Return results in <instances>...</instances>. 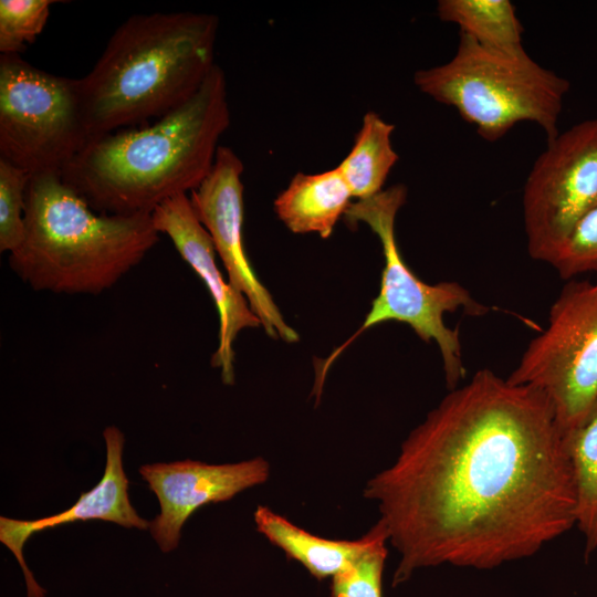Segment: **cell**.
Masks as SVG:
<instances>
[{
    "label": "cell",
    "instance_id": "1",
    "mask_svg": "<svg viewBox=\"0 0 597 597\" xmlns=\"http://www.w3.org/2000/svg\"><path fill=\"white\" fill-rule=\"evenodd\" d=\"M364 496L400 556L392 587L421 568L531 557L576 525L567 442L548 399L489 368L450 389Z\"/></svg>",
    "mask_w": 597,
    "mask_h": 597
},
{
    "label": "cell",
    "instance_id": "2",
    "mask_svg": "<svg viewBox=\"0 0 597 597\" xmlns=\"http://www.w3.org/2000/svg\"><path fill=\"white\" fill-rule=\"evenodd\" d=\"M229 125L227 80L216 64L186 103L153 124L90 139L61 176L96 212L151 214L202 182Z\"/></svg>",
    "mask_w": 597,
    "mask_h": 597
},
{
    "label": "cell",
    "instance_id": "3",
    "mask_svg": "<svg viewBox=\"0 0 597 597\" xmlns=\"http://www.w3.org/2000/svg\"><path fill=\"white\" fill-rule=\"evenodd\" d=\"M219 18L198 12L134 14L77 78L90 138L145 125L176 109L213 66Z\"/></svg>",
    "mask_w": 597,
    "mask_h": 597
},
{
    "label": "cell",
    "instance_id": "4",
    "mask_svg": "<svg viewBox=\"0 0 597 597\" xmlns=\"http://www.w3.org/2000/svg\"><path fill=\"white\" fill-rule=\"evenodd\" d=\"M24 238L11 270L34 291L98 295L137 266L159 241L151 214H105L61 174L30 177Z\"/></svg>",
    "mask_w": 597,
    "mask_h": 597
},
{
    "label": "cell",
    "instance_id": "5",
    "mask_svg": "<svg viewBox=\"0 0 597 597\" xmlns=\"http://www.w3.org/2000/svg\"><path fill=\"white\" fill-rule=\"evenodd\" d=\"M419 91L453 107L488 142L502 138L521 122H532L556 137L569 82L543 67L524 50L484 46L460 33L452 59L419 70Z\"/></svg>",
    "mask_w": 597,
    "mask_h": 597
},
{
    "label": "cell",
    "instance_id": "6",
    "mask_svg": "<svg viewBox=\"0 0 597 597\" xmlns=\"http://www.w3.org/2000/svg\"><path fill=\"white\" fill-rule=\"evenodd\" d=\"M407 193L406 186L397 184L369 198L352 202L344 214L348 226L363 222L378 237L385 265L379 293L359 329L320 367L314 386L316 396H321L333 359L365 331L389 321L405 323L423 342L436 343L450 389L458 387L465 377L459 329L448 327L443 317L446 313L459 308L469 315L481 316L486 314L489 307L475 301L469 290L455 281L428 284L408 268L399 251L395 227Z\"/></svg>",
    "mask_w": 597,
    "mask_h": 597
},
{
    "label": "cell",
    "instance_id": "7",
    "mask_svg": "<svg viewBox=\"0 0 597 597\" xmlns=\"http://www.w3.org/2000/svg\"><path fill=\"white\" fill-rule=\"evenodd\" d=\"M506 379L545 395L567 439L597 409V279L568 280Z\"/></svg>",
    "mask_w": 597,
    "mask_h": 597
},
{
    "label": "cell",
    "instance_id": "8",
    "mask_svg": "<svg viewBox=\"0 0 597 597\" xmlns=\"http://www.w3.org/2000/svg\"><path fill=\"white\" fill-rule=\"evenodd\" d=\"M77 78L0 57V158L31 176L62 174L90 140Z\"/></svg>",
    "mask_w": 597,
    "mask_h": 597
},
{
    "label": "cell",
    "instance_id": "9",
    "mask_svg": "<svg viewBox=\"0 0 597 597\" xmlns=\"http://www.w3.org/2000/svg\"><path fill=\"white\" fill-rule=\"evenodd\" d=\"M522 205L527 252L549 264L597 206V118L547 140L526 178Z\"/></svg>",
    "mask_w": 597,
    "mask_h": 597
},
{
    "label": "cell",
    "instance_id": "10",
    "mask_svg": "<svg viewBox=\"0 0 597 597\" xmlns=\"http://www.w3.org/2000/svg\"><path fill=\"white\" fill-rule=\"evenodd\" d=\"M239 156L219 146L213 166L202 182L189 193L193 211L210 234L229 283L244 296L265 333L286 343L298 341L297 332L284 320L248 259L243 241L244 199Z\"/></svg>",
    "mask_w": 597,
    "mask_h": 597
},
{
    "label": "cell",
    "instance_id": "11",
    "mask_svg": "<svg viewBox=\"0 0 597 597\" xmlns=\"http://www.w3.org/2000/svg\"><path fill=\"white\" fill-rule=\"evenodd\" d=\"M138 472L160 506L148 531L159 549L169 553L178 547L185 523L198 509L263 484L270 464L260 457L223 464L185 459L144 464Z\"/></svg>",
    "mask_w": 597,
    "mask_h": 597
},
{
    "label": "cell",
    "instance_id": "12",
    "mask_svg": "<svg viewBox=\"0 0 597 597\" xmlns=\"http://www.w3.org/2000/svg\"><path fill=\"white\" fill-rule=\"evenodd\" d=\"M151 219L156 230L170 239L210 293L219 317L218 346L211 365L220 369L224 385H233V344L242 329L258 327L261 323L244 296L220 272L212 239L197 218L188 193L165 200L151 212Z\"/></svg>",
    "mask_w": 597,
    "mask_h": 597
},
{
    "label": "cell",
    "instance_id": "13",
    "mask_svg": "<svg viewBox=\"0 0 597 597\" xmlns=\"http://www.w3.org/2000/svg\"><path fill=\"white\" fill-rule=\"evenodd\" d=\"M103 438L106 448L103 476L93 489L82 492L71 507L35 520L0 516V542L11 552L21 568L27 597L46 596V589L35 579L23 556L24 544L35 533L93 520L115 523L126 528L149 530L150 521L137 513L129 499V482L123 464L124 433L116 426H108L103 431Z\"/></svg>",
    "mask_w": 597,
    "mask_h": 597
},
{
    "label": "cell",
    "instance_id": "14",
    "mask_svg": "<svg viewBox=\"0 0 597 597\" xmlns=\"http://www.w3.org/2000/svg\"><path fill=\"white\" fill-rule=\"evenodd\" d=\"M258 532L285 555L298 562L316 579L333 578L348 568L388 534L378 521L364 536L355 541L328 540L314 535L264 505L254 511Z\"/></svg>",
    "mask_w": 597,
    "mask_h": 597
},
{
    "label": "cell",
    "instance_id": "15",
    "mask_svg": "<svg viewBox=\"0 0 597 597\" xmlns=\"http://www.w3.org/2000/svg\"><path fill=\"white\" fill-rule=\"evenodd\" d=\"M338 167L318 174L297 172L274 200V211L293 233L331 237L353 202Z\"/></svg>",
    "mask_w": 597,
    "mask_h": 597
},
{
    "label": "cell",
    "instance_id": "16",
    "mask_svg": "<svg viewBox=\"0 0 597 597\" xmlns=\"http://www.w3.org/2000/svg\"><path fill=\"white\" fill-rule=\"evenodd\" d=\"M395 126L377 113L367 112L347 156L337 166L353 198H369L383 190L398 154L392 147Z\"/></svg>",
    "mask_w": 597,
    "mask_h": 597
},
{
    "label": "cell",
    "instance_id": "17",
    "mask_svg": "<svg viewBox=\"0 0 597 597\" xmlns=\"http://www.w3.org/2000/svg\"><path fill=\"white\" fill-rule=\"evenodd\" d=\"M437 14L484 46L507 51L523 46L524 28L509 0H440Z\"/></svg>",
    "mask_w": 597,
    "mask_h": 597
},
{
    "label": "cell",
    "instance_id": "18",
    "mask_svg": "<svg viewBox=\"0 0 597 597\" xmlns=\"http://www.w3.org/2000/svg\"><path fill=\"white\" fill-rule=\"evenodd\" d=\"M576 491V525L585 557L597 549V409L566 439Z\"/></svg>",
    "mask_w": 597,
    "mask_h": 597
},
{
    "label": "cell",
    "instance_id": "19",
    "mask_svg": "<svg viewBox=\"0 0 597 597\" xmlns=\"http://www.w3.org/2000/svg\"><path fill=\"white\" fill-rule=\"evenodd\" d=\"M54 0H1L0 52L20 55L43 31Z\"/></svg>",
    "mask_w": 597,
    "mask_h": 597
},
{
    "label": "cell",
    "instance_id": "20",
    "mask_svg": "<svg viewBox=\"0 0 597 597\" xmlns=\"http://www.w3.org/2000/svg\"><path fill=\"white\" fill-rule=\"evenodd\" d=\"M30 177L25 170L0 158V252L10 254L23 241Z\"/></svg>",
    "mask_w": 597,
    "mask_h": 597
},
{
    "label": "cell",
    "instance_id": "21",
    "mask_svg": "<svg viewBox=\"0 0 597 597\" xmlns=\"http://www.w3.org/2000/svg\"><path fill=\"white\" fill-rule=\"evenodd\" d=\"M383 540L332 578L331 597H383V572L388 555Z\"/></svg>",
    "mask_w": 597,
    "mask_h": 597
},
{
    "label": "cell",
    "instance_id": "22",
    "mask_svg": "<svg viewBox=\"0 0 597 597\" xmlns=\"http://www.w3.org/2000/svg\"><path fill=\"white\" fill-rule=\"evenodd\" d=\"M549 264L567 281L597 273V206L577 223Z\"/></svg>",
    "mask_w": 597,
    "mask_h": 597
}]
</instances>
